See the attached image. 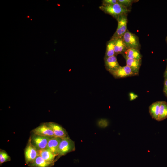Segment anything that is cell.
Wrapping results in <instances>:
<instances>
[{"label": "cell", "mask_w": 167, "mask_h": 167, "mask_svg": "<svg viewBox=\"0 0 167 167\" xmlns=\"http://www.w3.org/2000/svg\"><path fill=\"white\" fill-rule=\"evenodd\" d=\"M128 58L131 59L141 60L142 59V55L139 50L130 48L128 49L124 53Z\"/></svg>", "instance_id": "17"}, {"label": "cell", "mask_w": 167, "mask_h": 167, "mask_svg": "<svg viewBox=\"0 0 167 167\" xmlns=\"http://www.w3.org/2000/svg\"><path fill=\"white\" fill-rule=\"evenodd\" d=\"M127 14L121 15L117 19L118 22L117 28L111 38L117 39L123 37L127 29Z\"/></svg>", "instance_id": "3"}, {"label": "cell", "mask_w": 167, "mask_h": 167, "mask_svg": "<svg viewBox=\"0 0 167 167\" xmlns=\"http://www.w3.org/2000/svg\"><path fill=\"white\" fill-rule=\"evenodd\" d=\"M38 155L41 157L45 160L52 162H54L56 155L47 149L38 150Z\"/></svg>", "instance_id": "16"}, {"label": "cell", "mask_w": 167, "mask_h": 167, "mask_svg": "<svg viewBox=\"0 0 167 167\" xmlns=\"http://www.w3.org/2000/svg\"><path fill=\"white\" fill-rule=\"evenodd\" d=\"M53 163L45 160L38 155L33 162L29 164V166L31 167H49Z\"/></svg>", "instance_id": "14"}, {"label": "cell", "mask_w": 167, "mask_h": 167, "mask_svg": "<svg viewBox=\"0 0 167 167\" xmlns=\"http://www.w3.org/2000/svg\"><path fill=\"white\" fill-rule=\"evenodd\" d=\"M167 118V103L161 101L158 121H161Z\"/></svg>", "instance_id": "19"}, {"label": "cell", "mask_w": 167, "mask_h": 167, "mask_svg": "<svg viewBox=\"0 0 167 167\" xmlns=\"http://www.w3.org/2000/svg\"><path fill=\"white\" fill-rule=\"evenodd\" d=\"M32 131L35 135L51 137H55L53 131L46 123L41 125Z\"/></svg>", "instance_id": "8"}, {"label": "cell", "mask_w": 167, "mask_h": 167, "mask_svg": "<svg viewBox=\"0 0 167 167\" xmlns=\"http://www.w3.org/2000/svg\"><path fill=\"white\" fill-rule=\"evenodd\" d=\"M99 8L105 13L111 15L116 20L119 16L123 14H128L131 11V10L118 3L109 5H101L99 7Z\"/></svg>", "instance_id": "1"}, {"label": "cell", "mask_w": 167, "mask_h": 167, "mask_svg": "<svg viewBox=\"0 0 167 167\" xmlns=\"http://www.w3.org/2000/svg\"><path fill=\"white\" fill-rule=\"evenodd\" d=\"M62 138L58 137H52L49 141L46 148L56 156H58L59 145Z\"/></svg>", "instance_id": "12"}, {"label": "cell", "mask_w": 167, "mask_h": 167, "mask_svg": "<svg viewBox=\"0 0 167 167\" xmlns=\"http://www.w3.org/2000/svg\"><path fill=\"white\" fill-rule=\"evenodd\" d=\"M24 155L26 164L32 163L38 156L37 150L32 144L30 139L25 148Z\"/></svg>", "instance_id": "6"}, {"label": "cell", "mask_w": 167, "mask_h": 167, "mask_svg": "<svg viewBox=\"0 0 167 167\" xmlns=\"http://www.w3.org/2000/svg\"><path fill=\"white\" fill-rule=\"evenodd\" d=\"M11 158L8 154L4 150L0 149V163L2 164L5 162L9 161Z\"/></svg>", "instance_id": "20"}, {"label": "cell", "mask_w": 167, "mask_h": 167, "mask_svg": "<svg viewBox=\"0 0 167 167\" xmlns=\"http://www.w3.org/2000/svg\"><path fill=\"white\" fill-rule=\"evenodd\" d=\"M165 41H166V42L167 44V36L166 38V39H165Z\"/></svg>", "instance_id": "27"}, {"label": "cell", "mask_w": 167, "mask_h": 167, "mask_svg": "<svg viewBox=\"0 0 167 167\" xmlns=\"http://www.w3.org/2000/svg\"><path fill=\"white\" fill-rule=\"evenodd\" d=\"M115 78H120L136 76L131 69L126 65L120 66L111 73Z\"/></svg>", "instance_id": "7"}, {"label": "cell", "mask_w": 167, "mask_h": 167, "mask_svg": "<svg viewBox=\"0 0 167 167\" xmlns=\"http://www.w3.org/2000/svg\"><path fill=\"white\" fill-rule=\"evenodd\" d=\"M136 1L134 0H117V2L127 9L130 10L132 4L136 2Z\"/></svg>", "instance_id": "21"}, {"label": "cell", "mask_w": 167, "mask_h": 167, "mask_svg": "<svg viewBox=\"0 0 167 167\" xmlns=\"http://www.w3.org/2000/svg\"><path fill=\"white\" fill-rule=\"evenodd\" d=\"M167 62V65L166 69L164 72V79H167V59H166Z\"/></svg>", "instance_id": "26"}, {"label": "cell", "mask_w": 167, "mask_h": 167, "mask_svg": "<svg viewBox=\"0 0 167 167\" xmlns=\"http://www.w3.org/2000/svg\"><path fill=\"white\" fill-rule=\"evenodd\" d=\"M129 96L130 98V100L132 101L133 100L138 97V96L136 95L134 93H130L129 94Z\"/></svg>", "instance_id": "25"}, {"label": "cell", "mask_w": 167, "mask_h": 167, "mask_svg": "<svg viewBox=\"0 0 167 167\" xmlns=\"http://www.w3.org/2000/svg\"><path fill=\"white\" fill-rule=\"evenodd\" d=\"M75 148L74 142L68 137L62 138L58 148V156L64 155L74 151Z\"/></svg>", "instance_id": "4"}, {"label": "cell", "mask_w": 167, "mask_h": 167, "mask_svg": "<svg viewBox=\"0 0 167 167\" xmlns=\"http://www.w3.org/2000/svg\"><path fill=\"white\" fill-rule=\"evenodd\" d=\"M46 123L53 131L55 137L61 138L68 137L66 131L61 126L53 122Z\"/></svg>", "instance_id": "10"}, {"label": "cell", "mask_w": 167, "mask_h": 167, "mask_svg": "<svg viewBox=\"0 0 167 167\" xmlns=\"http://www.w3.org/2000/svg\"><path fill=\"white\" fill-rule=\"evenodd\" d=\"M30 20H32V19H31Z\"/></svg>", "instance_id": "29"}, {"label": "cell", "mask_w": 167, "mask_h": 167, "mask_svg": "<svg viewBox=\"0 0 167 167\" xmlns=\"http://www.w3.org/2000/svg\"><path fill=\"white\" fill-rule=\"evenodd\" d=\"M115 40V39L111 38L107 43L106 50L104 58H108L116 55L114 50Z\"/></svg>", "instance_id": "18"}, {"label": "cell", "mask_w": 167, "mask_h": 167, "mask_svg": "<svg viewBox=\"0 0 167 167\" xmlns=\"http://www.w3.org/2000/svg\"><path fill=\"white\" fill-rule=\"evenodd\" d=\"M122 54L126 60V66L131 69L136 75H138L141 65V60H138L130 59L128 58L124 54Z\"/></svg>", "instance_id": "11"}, {"label": "cell", "mask_w": 167, "mask_h": 167, "mask_svg": "<svg viewBox=\"0 0 167 167\" xmlns=\"http://www.w3.org/2000/svg\"><path fill=\"white\" fill-rule=\"evenodd\" d=\"M29 17H30V16H27V18H29Z\"/></svg>", "instance_id": "28"}, {"label": "cell", "mask_w": 167, "mask_h": 167, "mask_svg": "<svg viewBox=\"0 0 167 167\" xmlns=\"http://www.w3.org/2000/svg\"><path fill=\"white\" fill-rule=\"evenodd\" d=\"M163 92L165 96L167 97V79H164Z\"/></svg>", "instance_id": "24"}, {"label": "cell", "mask_w": 167, "mask_h": 167, "mask_svg": "<svg viewBox=\"0 0 167 167\" xmlns=\"http://www.w3.org/2000/svg\"><path fill=\"white\" fill-rule=\"evenodd\" d=\"M116 56L114 55L108 58H104L105 68L110 73L120 66L117 61Z\"/></svg>", "instance_id": "9"}, {"label": "cell", "mask_w": 167, "mask_h": 167, "mask_svg": "<svg viewBox=\"0 0 167 167\" xmlns=\"http://www.w3.org/2000/svg\"><path fill=\"white\" fill-rule=\"evenodd\" d=\"M114 50L115 55L123 54L127 49L124 42L122 37L115 39Z\"/></svg>", "instance_id": "13"}, {"label": "cell", "mask_w": 167, "mask_h": 167, "mask_svg": "<svg viewBox=\"0 0 167 167\" xmlns=\"http://www.w3.org/2000/svg\"><path fill=\"white\" fill-rule=\"evenodd\" d=\"M102 2V5H112L118 3L117 0H103Z\"/></svg>", "instance_id": "23"}, {"label": "cell", "mask_w": 167, "mask_h": 167, "mask_svg": "<svg viewBox=\"0 0 167 167\" xmlns=\"http://www.w3.org/2000/svg\"><path fill=\"white\" fill-rule=\"evenodd\" d=\"M98 124L101 127L105 128L108 126V122L106 119H101L98 121Z\"/></svg>", "instance_id": "22"}, {"label": "cell", "mask_w": 167, "mask_h": 167, "mask_svg": "<svg viewBox=\"0 0 167 167\" xmlns=\"http://www.w3.org/2000/svg\"><path fill=\"white\" fill-rule=\"evenodd\" d=\"M123 39L127 49L133 48L139 50L141 45L138 37L128 29L123 36Z\"/></svg>", "instance_id": "2"}, {"label": "cell", "mask_w": 167, "mask_h": 167, "mask_svg": "<svg viewBox=\"0 0 167 167\" xmlns=\"http://www.w3.org/2000/svg\"><path fill=\"white\" fill-rule=\"evenodd\" d=\"M52 138L34 134L30 140L32 144L39 150L46 148L49 141Z\"/></svg>", "instance_id": "5"}, {"label": "cell", "mask_w": 167, "mask_h": 167, "mask_svg": "<svg viewBox=\"0 0 167 167\" xmlns=\"http://www.w3.org/2000/svg\"><path fill=\"white\" fill-rule=\"evenodd\" d=\"M161 101L152 103L149 107V112L152 118L158 121Z\"/></svg>", "instance_id": "15"}]
</instances>
